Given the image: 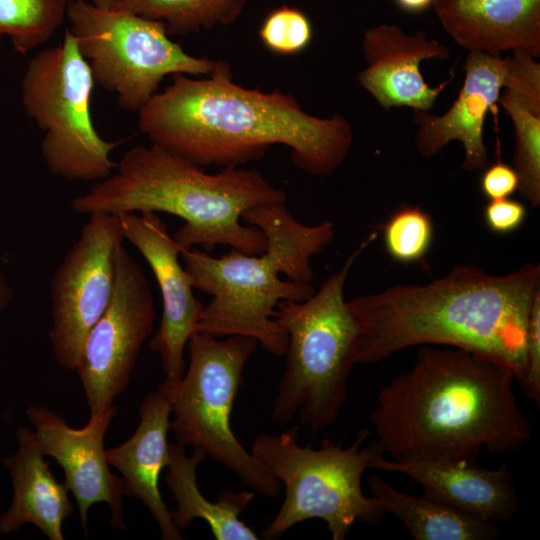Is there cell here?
<instances>
[{"label":"cell","instance_id":"obj_1","mask_svg":"<svg viewBox=\"0 0 540 540\" xmlns=\"http://www.w3.org/2000/svg\"><path fill=\"white\" fill-rule=\"evenodd\" d=\"M170 77L137 112L139 130L151 144L201 168L238 167L280 144L297 168L326 177L349 153L353 129L343 115L316 117L291 94L244 88L226 61L204 78Z\"/></svg>","mask_w":540,"mask_h":540},{"label":"cell","instance_id":"obj_2","mask_svg":"<svg viewBox=\"0 0 540 540\" xmlns=\"http://www.w3.org/2000/svg\"><path fill=\"white\" fill-rule=\"evenodd\" d=\"M503 363L464 349L419 347L412 367L378 393L377 442L397 462L474 463L520 450L531 422Z\"/></svg>","mask_w":540,"mask_h":540},{"label":"cell","instance_id":"obj_3","mask_svg":"<svg viewBox=\"0 0 540 540\" xmlns=\"http://www.w3.org/2000/svg\"><path fill=\"white\" fill-rule=\"evenodd\" d=\"M540 265L506 275L457 265L430 283L401 284L347 301L358 329V363H376L412 346L444 345L508 366L524 378L531 308Z\"/></svg>","mask_w":540,"mask_h":540},{"label":"cell","instance_id":"obj_4","mask_svg":"<svg viewBox=\"0 0 540 540\" xmlns=\"http://www.w3.org/2000/svg\"><path fill=\"white\" fill-rule=\"evenodd\" d=\"M286 199V193L256 169L228 166L207 173L150 144L127 150L113 173L73 198L71 208L78 215L163 212L184 221L173 235L182 251L201 246L210 253L226 245L260 254L266 237L258 227L246 225L241 215L253 206Z\"/></svg>","mask_w":540,"mask_h":540},{"label":"cell","instance_id":"obj_5","mask_svg":"<svg viewBox=\"0 0 540 540\" xmlns=\"http://www.w3.org/2000/svg\"><path fill=\"white\" fill-rule=\"evenodd\" d=\"M266 237L260 254L236 249L221 257L198 248L181 252L194 289L212 297L204 306L197 332L220 338L252 337L268 352L284 356L287 332L273 319L280 301H304L315 292L310 266L334 236V225L307 226L297 221L285 203L253 206L241 215Z\"/></svg>","mask_w":540,"mask_h":540},{"label":"cell","instance_id":"obj_6","mask_svg":"<svg viewBox=\"0 0 540 540\" xmlns=\"http://www.w3.org/2000/svg\"><path fill=\"white\" fill-rule=\"evenodd\" d=\"M377 236V230L370 233L310 298L278 303L273 319L288 334L285 369L272 413L280 425L297 415L301 425L317 433L338 418L357 364L358 329L344 297L345 282Z\"/></svg>","mask_w":540,"mask_h":540},{"label":"cell","instance_id":"obj_7","mask_svg":"<svg viewBox=\"0 0 540 540\" xmlns=\"http://www.w3.org/2000/svg\"><path fill=\"white\" fill-rule=\"evenodd\" d=\"M370 431L362 429L343 448L328 439L318 449L298 443V428L255 438L251 454L285 486L284 501L262 533L280 537L309 519L323 520L333 540H344L356 522L376 524L386 514L362 491V476L384 455L377 441L362 447Z\"/></svg>","mask_w":540,"mask_h":540},{"label":"cell","instance_id":"obj_8","mask_svg":"<svg viewBox=\"0 0 540 540\" xmlns=\"http://www.w3.org/2000/svg\"><path fill=\"white\" fill-rule=\"evenodd\" d=\"M258 342L231 335L219 340L196 332L187 343L189 365L182 378L159 390L170 400L176 442L200 447L211 459L235 473L243 485L264 497H275L281 483L241 445L231 428L242 374Z\"/></svg>","mask_w":540,"mask_h":540},{"label":"cell","instance_id":"obj_9","mask_svg":"<svg viewBox=\"0 0 540 540\" xmlns=\"http://www.w3.org/2000/svg\"><path fill=\"white\" fill-rule=\"evenodd\" d=\"M95 82L67 28L55 46L29 61L21 81L26 116L43 137L40 152L49 172L67 181L98 182L113 173L111 158L120 141H108L91 115Z\"/></svg>","mask_w":540,"mask_h":540},{"label":"cell","instance_id":"obj_10","mask_svg":"<svg viewBox=\"0 0 540 540\" xmlns=\"http://www.w3.org/2000/svg\"><path fill=\"white\" fill-rule=\"evenodd\" d=\"M66 18L94 82L127 111L138 112L166 76H209L222 61L187 53L163 23L126 10L71 0Z\"/></svg>","mask_w":540,"mask_h":540},{"label":"cell","instance_id":"obj_11","mask_svg":"<svg viewBox=\"0 0 540 540\" xmlns=\"http://www.w3.org/2000/svg\"><path fill=\"white\" fill-rule=\"evenodd\" d=\"M88 216L50 282L48 338L56 361L70 371L77 368L85 339L111 300L116 253L125 240L119 216Z\"/></svg>","mask_w":540,"mask_h":540},{"label":"cell","instance_id":"obj_12","mask_svg":"<svg viewBox=\"0 0 540 540\" xmlns=\"http://www.w3.org/2000/svg\"><path fill=\"white\" fill-rule=\"evenodd\" d=\"M156 309L147 277L121 244L111 300L89 331L77 372L90 415L103 412L129 385L140 350L151 335Z\"/></svg>","mask_w":540,"mask_h":540},{"label":"cell","instance_id":"obj_13","mask_svg":"<svg viewBox=\"0 0 540 540\" xmlns=\"http://www.w3.org/2000/svg\"><path fill=\"white\" fill-rule=\"evenodd\" d=\"M118 216L125 240L144 257L158 283L162 316L149 348L161 358L164 381L174 384L185 373L184 350L197 332L204 305L194 296L191 278L180 262L182 249L158 213Z\"/></svg>","mask_w":540,"mask_h":540},{"label":"cell","instance_id":"obj_14","mask_svg":"<svg viewBox=\"0 0 540 540\" xmlns=\"http://www.w3.org/2000/svg\"><path fill=\"white\" fill-rule=\"evenodd\" d=\"M117 412L115 404L90 415L82 428H72L64 418L43 406H29L26 415L43 455L63 469L64 484L75 498L82 529L87 535L88 511L96 503L111 508L112 528L126 530L123 517L124 486L109 469L104 439Z\"/></svg>","mask_w":540,"mask_h":540},{"label":"cell","instance_id":"obj_15","mask_svg":"<svg viewBox=\"0 0 540 540\" xmlns=\"http://www.w3.org/2000/svg\"><path fill=\"white\" fill-rule=\"evenodd\" d=\"M362 51L366 67L357 74L358 83L385 111L404 106L430 111L455 77L451 71L435 87L424 80L421 62L446 60L450 50L423 30L407 34L395 24L373 26L364 34Z\"/></svg>","mask_w":540,"mask_h":540},{"label":"cell","instance_id":"obj_16","mask_svg":"<svg viewBox=\"0 0 540 540\" xmlns=\"http://www.w3.org/2000/svg\"><path fill=\"white\" fill-rule=\"evenodd\" d=\"M504 67L505 58L501 55L470 51L463 65L462 86L450 108L441 115L413 110V122L418 127L415 145L423 157H433L450 142L458 141L464 149V170L486 168L488 149L484 142V122L498 103Z\"/></svg>","mask_w":540,"mask_h":540},{"label":"cell","instance_id":"obj_17","mask_svg":"<svg viewBox=\"0 0 540 540\" xmlns=\"http://www.w3.org/2000/svg\"><path fill=\"white\" fill-rule=\"evenodd\" d=\"M373 468L398 472L423 493L479 520L496 523L513 517L518 495L509 467L487 469L474 463L397 462L378 458Z\"/></svg>","mask_w":540,"mask_h":540},{"label":"cell","instance_id":"obj_18","mask_svg":"<svg viewBox=\"0 0 540 540\" xmlns=\"http://www.w3.org/2000/svg\"><path fill=\"white\" fill-rule=\"evenodd\" d=\"M171 404L158 389L151 392L139 407V424L125 442L106 449L108 464L116 468L124 486V495L135 498L148 508L158 524L163 540H182L171 511L159 489L161 471L169 462L167 434L171 429Z\"/></svg>","mask_w":540,"mask_h":540},{"label":"cell","instance_id":"obj_19","mask_svg":"<svg viewBox=\"0 0 540 540\" xmlns=\"http://www.w3.org/2000/svg\"><path fill=\"white\" fill-rule=\"evenodd\" d=\"M445 32L468 52L540 56V0H434Z\"/></svg>","mask_w":540,"mask_h":540},{"label":"cell","instance_id":"obj_20","mask_svg":"<svg viewBox=\"0 0 540 540\" xmlns=\"http://www.w3.org/2000/svg\"><path fill=\"white\" fill-rule=\"evenodd\" d=\"M16 440V452L2 458L13 495L10 507L0 515V534L9 535L32 524L48 539L63 540V522L73 513L69 490L51 472L34 431L18 426Z\"/></svg>","mask_w":540,"mask_h":540},{"label":"cell","instance_id":"obj_21","mask_svg":"<svg viewBox=\"0 0 540 540\" xmlns=\"http://www.w3.org/2000/svg\"><path fill=\"white\" fill-rule=\"evenodd\" d=\"M206 456L200 447H194L192 455L187 456L184 445L179 442L169 444L166 483L177 506L171 512L176 528L184 530L193 520L202 519L217 540H257L254 531L240 519L254 497L253 491L234 493L226 489L217 502H211L201 494L196 470Z\"/></svg>","mask_w":540,"mask_h":540},{"label":"cell","instance_id":"obj_22","mask_svg":"<svg viewBox=\"0 0 540 540\" xmlns=\"http://www.w3.org/2000/svg\"><path fill=\"white\" fill-rule=\"evenodd\" d=\"M368 485L378 505L395 514L414 540H493L500 534L495 523L470 517L424 493L398 491L379 475H370Z\"/></svg>","mask_w":540,"mask_h":540},{"label":"cell","instance_id":"obj_23","mask_svg":"<svg viewBox=\"0 0 540 540\" xmlns=\"http://www.w3.org/2000/svg\"><path fill=\"white\" fill-rule=\"evenodd\" d=\"M247 0H120L114 7L164 24L170 36H185L233 24Z\"/></svg>","mask_w":540,"mask_h":540},{"label":"cell","instance_id":"obj_24","mask_svg":"<svg viewBox=\"0 0 540 540\" xmlns=\"http://www.w3.org/2000/svg\"><path fill=\"white\" fill-rule=\"evenodd\" d=\"M71 0H0V36L22 55L46 43L66 18Z\"/></svg>","mask_w":540,"mask_h":540},{"label":"cell","instance_id":"obj_25","mask_svg":"<svg viewBox=\"0 0 540 540\" xmlns=\"http://www.w3.org/2000/svg\"><path fill=\"white\" fill-rule=\"evenodd\" d=\"M498 103L509 116L514 130V169L521 195L532 207L540 205V116L499 96Z\"/></svg>","mask_w":540,"mask_h":540},{"label":"cell","instance_id":"obj_26","mask_svg":"<svg viewBox=\"0 0 540 540\" xmlns=\"http://www.w3.org/2000/svg\"><path fill=\"white\" fill-rule=\"evenodd\" d=\"M377 230L383 232L386 253L402 264L422 261L434 239L431 216L417 205L398 208Z\"/></svg>","mask_w":540,"mask_h":540},{"label":"cell","instance_id":"obj_27","mask_svg":"<svg viewBox=\"0 0 540 540\" xmlns=\"http://www.w3.org/2000/svg\"><path fill=\"white\" fill-rule=\"evenodd\" d=\"M258 34L268 51L278 55H294L309 46L313 28L304 12L283 5L264 18Z\"/></svg>","mask_w":540,"mask_h":540},{"label":"cell","instance_id":"obj_28","mask_svg":"<svg viewBox=\"0 0 540 540\" xmlns=\"http://www.w3.org/2000/svg\"><path fill=\"white\" fill-rule=\"evenodd\" d=\"M501 97L540 116V63L525 51L505 57Z\"/></svg>","mask_w":540,"mask_h":540},{"label":"cell","instance_id":"obj_29","mask_svg":"<svg viewBox=\"0 0 540 540\" xmlns=\"http://www.w3.org/2000/svg\"><path fill=\"white\" fill-rule=\"evenodd\" d=\"M526 368L521 384L526 395L540 407V295L533 302L526 338Z\"/></svg>","mask_w":540,"mask_h":540},{"label":"cell","instance_id":"obj_30","mask_svg":"<svg viewBox=\"0 0 540 540\" xmlns=\"http://www.w3.org/2000/svg\"><path fill=\"white\" fill-rule=\"evenodd\" d=\"M527 217L526 206L515 199L489 200L484 207L483 218L487 228L499 235L518 230Z\"/></svg>","mask_w":540,"mask_h":540},{"label":"cell","instance_id":"obj_31","mask_svg":"<svg viewBox=\"0 0 540 540\" xmlns=\"http://www.w3.org/2000/svg\"><path fill=\"white\" fill-rule=\"evenodd\" d=\"M480 187L489 200L509 198L518 190L519 177L514 167L497 161L484 169Z\"/></svg>","mask_w":540,"mask_h":540},{"label":"cell","instance_id":"obj_32","mask_svg":"<svg viewBox=\"0 0 540 540\" xmlns=\"http://www.w3.org/2000/svg\"><path fill=\"white\" fill-rule=\"evenodd\" d=\"M14 292L6 275L0 269V313L10 306Z\"/></svg>","mask_w":540,"mask_h":540},{"label":"cell","instance_id":"obj_33","mask_svg":"<svg viewBox=\"0 0 540 540\" xmlns=\"http://www.w3.org/2000/svg\"><path fill=\"white\" fill-rule=\"evenodd\" d=\"M396 3L405 11L418 13L431 6L434 0H395Z\"/></svg>","mask_w":540,"mask_h":540},{"label":"cell","instance_id":"obj_34","mask_svg":"<svg viewBox=\"0 0 540 540\" xmlns=\"http://www.w3.org/2000/svg\"><path fill=\"white\" fill-rule=\"evenodd\" d=\"M90 3L102 8H114L120 0H88Z\"/></svg>","mask_w":540,"mask_h":540},{"label":"cell","instance_id":"obj_35","mask_svg":"<svg viewBox=\"0 0 540 540\" xmlns=\"http://www.w3.org/2000/svg\"><path fill=\"white\" fill-rule=\"evenodd\" d=\"M1 38H2V37L0 36V41H1Z\"/></svg>","mask_w":540,"mask_h":540}]
</instances>
